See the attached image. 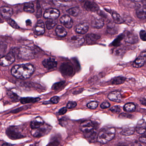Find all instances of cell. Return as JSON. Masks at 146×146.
<instances>
[{"mask_svg":"<svg viewBox=\"0 0 146 146\" xmlns=\"http://www.w3.org/2000/svg\"><path fill=\"white\" fill-rule=\"evenodd\" d=\"M44 124V121L40 117L35 118L31 123V127L33 129L39 128L42 126Z\"/></svg>","mask_w":146,"mask_h":146,"instance_id":"cell-22","label":"cell"},{"mask_svg":"<svg viewBox=\"0 0 146 146\" xmlns=\"http://www.w3.org/2000/svg\"><path fill=\"white\" fill-rule=\"evenodd\" d=\"M135 132L134 128H124L122 130L121 134L124 136H129L133 134Z\"/></svg>","mask_w":146,"mask_h":146,"instance_id":"cell-30","label":"cell"},{"mask_svg":"<svg viewBox=\"0 0 146 146\" xmlns=\"http://www.w3.org/2000/svg\"><path fill=\"white\" fill-rule=\"evenodd\" d=\"M131 115H129L128 114H126V113H122L119 116V117L120 118H130V116H131Z\"/></svg>","mask_w":146,"mask_h":146,"instance_id":"cell-49","label":"cell"},{"mask_svg":"<svg viewBox=\"0 0 146 146\" xmlns=\"http://www.w3.org/2000/svg\"><path fill=\"white\" fill-rule=\"evenodd\" d=\"M115 130L113 128H107L102 129L97 137L98 142L101 144H106L115 137Z\"/></svg>","mask_w":146,"mask_h":146,"instance_id":"cell-2","label":"cell"},{"mask_svg":"<svg viewBox=\"0 0 146 146\" xmlns=\"http://www.w3.org/2000/svg\"><path fill=\"white\" fill-rule=\"evenodd\" d=\"M7 95L12 100H15V101H17L19 98V95L17 94V93L15 92L14 91H11V90L7 92Z\"/></svg>","mask_w":146,"mask_h":146,"instance_id":"cell-35","label":"cell"},{"mask_svg":"<svg viewBox=\"0 0 146 146\" xmlns=\"http://www.w3.org/2000/svg\"><path fill=\"white\" fill-rule=\"evenodd\" d=\"M112 15V18L114 22L116 24H121L124 22V21L123 19L120 16V15L118 14L115 11H111L110 12Z\"/></svg>","mask_w":146,"mask_h":146,"instance_id":"cell-25","label":"cell"},{"mask_svg":"<svg viewBox=\"0 0 146 146\" xmlns=\"http://www.w3.org/2000/svg\"><path fill=\"white\" fill-rule=\"evenodd\" d=\"M60 15L59 10L54 8H50L44 12V17L48 19H56Z\"/></svg>","mask_w":146,"mask_h":146,"instance_id":"cell-8","label":"cell"},{"mask_svg":"<svg viewBox=\"0 0 146 146\" xmlns=\"http://www.w3.org/2000/svg\"><path fill=\"white\" fill-rule=\"evenodd\" d=\"M126 78L123 76H117L115 77L111 81V83L113 85H119V84H123L125 81Z\"/></svg>","mask_w":146,"mask_h":146,"instance_id":"cell-31","label":"cell"},{"mask_svg":"<svg viewBox=\"0 0 146 146\" xmlns=\"http://www.w3.org/2000/svg\"><path fill=\"white\" fill-rule=\"evenodd\" d=\"M1 19H0V22H1Z\"/></svg>","mask_w":146,"mask_h":146,"instance_id":"cell-55","label":"cell"},{"mask_svg":"<svg viewBox=\"0 0 146 146\" xmlns=\"http://www.w3.org/2000/svg\"><path fill=\"white\" fill-rule=\"evenodd\" d=\"M85 42L84 38L81 36H74L69 39L70 45L74 48H78L81 46Z\"/></svg>","mask_w":146,"mask_h":146,"instance_id":"cell-9","label":"cell"},{"mask_svg":"<svg viewBox=\"0 0 146 146\" xmlns=\"http://www.w3.org/2000/svg\"><path fill=\"white\" fill-rule=\"evenodd\" d=\"M89 25L86 22H81L76 27L75 31L79 34H84L88 31Z\"/></svg>","mask_w":146,"mask_h":146,"instance_id":"cell-15","label":"cell"},{"mask_svg":"<svg viewBox=\"0 0 146 146\" xmlns=\"http://www.w3.org/2000/svg\"><path fill=\"white\" fill-rule=\"evenodd\" d=\"M67 111V108L66 107H63V108H62L59 110L58 114L60 115H63L64 114H66V113Z\"/></svg>","mask_w":146,"mask_h":146,"instance_id":"cell-48","label":"cell"},{"mask_svg":"<svg viewBox=\"0 0 146 146\" xmlns=\"http://www.w3.org/2000/svg\"><path fill=\"white\" fill-rule=\"evenodd\" d=\"M12 145L11 144H8V143H5V144H3L2 146H12Z\"/></svg>","mask_w":146,"mask_h":146,"instance_id":"cell-52","label":"cell"},{"mask_svg":"<svg viewBox=\"0 0 146 146\" xmlns=\"http://www.w3.org/2000/svg\"><path fill=\"white\" fill-rule=\"evenodd\" d=\"M36 16L37 18H41L42 15V10L40 6V3L38 1L36 5Z\"/></svg>","mask_w":146,"mask_h":146,"instance_id":"cell-36","label":"cell"},{"mask_svg":"<svg viewBox=\"0 0 146 146\" xmlns=\"http://www.w3.org/2000/svg\"><path fill=\"white\" fill-rule=\"evenodd\" d=\"M24 10L27 13H33L35 11L34 4L33 3L31 2L25 3L24 7Z\"/></svg>","mask_w":146,"mask_h":146,"instance_id":"cell-29","label":"cell"},{"mask_svg":"<svg viewBox=\"0 0 146 146\" xmlns=\"http://www.w3.org/2000/svg\"><path fill=\"white\" fill-rule=\"evenodd\" d=\"M123 37L121 36H120L118 37V38H117L112 43V44H113V46H116L120 45L121 41L122 40Z\"/></svg>","mask_w":146,"mask_h":146,"instance_id":"cell-42","label":"cell"},{"mask_svg":"<svg viewBox=\"0 0 146 146\" xmlns=\"http://www.w3.org/2000/svg\"><path fill=\"white\" fill-rule=\"evenodd\" d=\"M140 37L143 41H146V31L145 30H141L139 33Z\"/></svg>","mask_w":146,"mask_h":146,"instance_id":"cell-44","label":"cell"},{"mask_svg":"<svg viewBox=\"0 0 146 146\" xmlns=\"http://www.w3.org/2000/svg\"><path fill=\"white\" fill-rule=\"evenodd\" d=\"M7 21V23H8L9 25L10 26L12 27L13 28L16 29H19V28L18 24L15 22V21H14L12 19H10H10H8Z\"/></svg>","mask_w":146,"mask_h":146,"instance_id":"cell-37","label":"cell"},{"mask_svg":"<svg viewBox=\"0 0 146 146\" xmlns=\"http://www.w3.org/2000/svg\"><path fill=\"white\" fill-rule=\"evenodd\" d=\"M6 134L9 139L17 140L24 138V135L16 127H10L6 130Z\"/></svg>","mask_w":146,"mask_h":146,"instance_id":"cell-3","label":"cell"},{"mask_svg":"<svg viewBox=\"0 0 146 146\" xmlns=\"http://www.w3.org/2000/svg\"><path fill=\"white\" fill-rule=\"evenodd\" d=\"M60 21L66 27L72 28L73 25V21L72 18L68 15H64L60 19Z\"/></svg>","mask_w":146,"mask_h":146,"instance_id":"cell-18","label":"cell"},{"mask_svg":"<svg viewBox=\"0 0 146 146\" xmlns=\"http://www.w3.org/2000/svg\"><path fill=\"white\" fill-rule=\"evenodd\" d=\"M57 23V21L56 20L48 19L46 21V25L48 30L53 29Z\"/></svg>","mask_w":146,"mask_h":146,"instance_id":"cell-33","label":"cell"},{"mask_svg":"<svg viewBox=\"0 0 146 146\" xmlns=\"http://www.w3.org/2000/svg\"><path fill=\"white\" fill-rule=\"evenodd\" d=\"M45 32V27L43 21L40 20L36 24L34 29V33L37 36L43 35Z\"/></svg>","mask_w":146,"mask_h":146,"instance_id":"cell-12","label":"cell"},{"mask_svg":"<svg viewBox=\"0 0 146 146\" xmlns=\"http://www.w3.org/2000/svg\"><path fill=\"white\" fill-rule=\"evenodd\" d=\"M65 82L62 81L55 83V84L53 85V86H52V88L53 90H57V89H58L59 88H60L62 86L64 85Z\"/></svg>","mask_w":146,"mask_h":146,"instance_id":"cell-40","label":"cell"},{"mask_svg":"<svg viewBox=\"0 0 146 146\" xmlns=\"http://www.w3.org/2000/svg\"><path fill=\"white\" fill-rule=\"evenodd\" d=\"M76 106H77V104L76 102L70 101L68 103L67 108L70 109H72V108L75 107Z\"/></svg>","mask_w":146,"mask_h":146,"instance_id":"cell-45","label":"cell"},{"mask_svg":"<svg viewBox=\"0 0 146 146\" xmlns=\"http://www.w3.org/2000/svg\"><path fill=\"white\" fill-rule=\"evenodd\" d=\"M42 65L47 69H51L56 67L57 62L55 59L53 58L45 59L42 62Z\"/></svg>","mask_w":146,"mask_h":146,"instance_id":"cell-13","label":"cell"},{"mask_svg":"<svg viewBox=\"0 0 146 146\" xmlns=\"http://www.w3.org/2000/svg\"><path fill=\"white\" fill-rule=\"evenodd\" d=\"M136 132L138 133L142 134L146 131V123L140 121L136 128Z\"/></svg>","mask_w":146,"mask_h":146,"instance_id":"cell-26","label":"cell"},{"mask_svg":"<svg viewBox=\"0 0 146 146\" xmlns=\"http://www.w3.org/2000/svg\"><path fill=\"white\" fill-rule=\"evenodd\" d=\"M19 56L25 60L33 59L34 52L32 49L27 46H23L19 49Z\"/></svg>","mask_w":146,"mask_h":146,"instance_id":"cell-4","label":"cell"},{"mask_svg":"<svg viewBox=\"0 0 146 146\" xmlns=\"http://www.w3.org/2000/svg\"><path fill=\"white\" fill-rule=\"evenodd\" d=\"M56 33L57 36L60 37H64L67 34V32L66 29L60 25L56 27Z\"/></svg>","mask_w":146,"mask_h":146,"instance_id":"cell-27","label":"cell"},{"mask_svg":"<svg viewBox=\"0 0 146 146\" xmlns=\"http://www.w3.org/2000/svg\"><path fill=\"white\" fill-rule=\"evenodd\" d=\"M146 62V51L141 53L139 56L133 63V67L139 68L142 67Z\"/></svg>","mask_w":146,"mask_h":146,"instance_id":"cell-10","label":"cell"},{"mask_svg":"<svg viewBox=\"0 0 146 146\" xmlns=\"http://www.w3.org/2000/svg\"><path fill=\"white\" fill-rule=\"evenodd\" d=\"M87 106L89 109L94 110L98 107V104L96 102L92 101V102H90V103L88 104L87 105Z\"/></svg>","mask_w":146,"mask_h":146,"instance_id":"cell-39","label":"cell"},{"mask_svg":"<svg viewBox=\"0 0 146 146\" xmlns=\"http://www.w3.org/2000/svg\"><path fill=\"white\" fill-rule=\"evenodd\" d=\"M6 48L7 46L3 43L0 42V56L2 55L5 53Z\"/></svg>","mask_w":146,"mask_h":146,"instance_id":"cell-43","label":"cell"},{"mask_svg":"<svg viewBox=\"0 0 146 146\" xmlns=\"http://www.w3.org/2000/svg\"><path fill=\"white\" fill-rule=\"evenodd\" d=\"M81 129L85 133L87 134V136L90 137L92 136V134L95 133L94 132V125L91 121H87L84 122L81 124Z\"/></svg>","mask_w":146,"mask_h":146,"instance_id":"cell-5","label":"cell"},{"mask_svg":"<svg viewBox=\"0 0 146 146\" xmlns=\"http://www.w3.org/2000/svg\"><path fill=\"white\" fill-rule=\"evenodd\" d=\"M108 98L111 101L117 102V103L122 102L123 100L121 94L120 92L117 91L111 92L109 94Z\"/></svg>","mask_w":146,"mask_h":146,"instance_id":"cell-16","label":"cell"},{"mask_svg":"<svg viewBox=\"0 0 146 146\" xmlns=\"http://www.w3.org/2000/svg\"><path fill=\"white\" fill-rule=\"evenodd\" d=\"M125 41L130 44H135L139 42V39L136 34L131 32H128L124 36Z\"/></svg>","mask_w":146,"mask_h":146,"instance_id":"cell-11","label":"cell"},{"mask_svg":"<svg viewBox=\"0 0 146 146\" xmlns=\"http://www.w3.org/2000/svg\"><path fill=\"white\" fill-rule=\"evenodd\" d=\"M15 59V56L10 51L7 55L0 58V65L3 67L8 66L14 62Z\"/></svg>","mask_w":146,"mask_h":146,"instance_id":"cell-7","label":"cell"},{"mask_svg":"<svg viewBox=\"0 0 146 146\" xmlns=\"http://www.w3.org/2000/svg\"><path fill=\"white\" fill-rule=\"evenodd\" d=\"M110 110L114 113L118 114L121 111V109L120 106H115L111 108Z\"/></svg>","mask_w":146,"mask_h":146,"instance_id":"cell-41","label":"cell"},{"mask_svg":"<svg viewBox=\"0 0 146 146\" xmlns=\"http://www.w3.org/2000/svg\"><path fill=\"white\" fill-rule=\"evenodd\" d=\"M123 110L126 112H133L135 111V105L133 103H128L124 105Z\"/></svg>","mask_w":146,"mask_h":146,"instance_id":"cell-32","label":"cell"},{"mask_svg":"<svg viewBox=\"0 0 146 146\" xmlns=\"http://www.w3.org/2000/svg\"><path fill=\"white\" fill-rule=\"evenodd\" d=\"M80 12V9L78 7H74L70 8L67 11V12L70 15L73 16H76L78 15Z\"/></svg>","mask_w":146,"mask_h":146,"instance_id":"cell-34","label":"cell"},{"mask_svg":"<svg viewBox=\"0 0 146 146\" xmlns=\"http://www.w3.org/2000/svg\"><path fill=\"white\" fill-rule=\"evenodd\" d=\"M104 25V20L98 17H94L92 20L91 26L92 27L96 29H100Z\"/></svg>","mask_w":146,"mask_h":146,"instance_id":"cell-19","label":"cell"},{"mask_svg":"<svg viewBox=\"0 0 146 146\" xmlns=\"http://www.w3.org/2000/svg\"><path fill=\"white\" fill-rule=\"evenodd\" d=\"M34 72V67L31 64H21L14 66L11 70V74L18 79L25 80L30 78Z\"/></svg>","mask_w":146,"mask_h":146,"instance_id":"cell-1","label":"cell"},{"mask_svg":"<svg viewBox=\"0 0 146 146\" xmlns=\"http://www.w3.org/2000/svg\"><path fill=\"white\" fill-rule=\"evenodd\" d=\"M136 15L139 19L144 20L146 19V7H140L136 11Z\"/></svg>","mask_w":146,"mask_h":146,"instance_id":"cell-23","label":"cell"},{"mask_svg":"<svg viewBox=\"0 0 146 146\" xmlns=\"http://www.w3.org/2000/svg\"><path fill=\"white\" fill-rule=\"evenodd\" d=\"M53 1L57 7H66L73 5L74 0H53Z\"/></svg>","mask_w":146,"mask_h":146,"instance_id":"cell-20","label":"cell"},{"mask_svg":"<svg viewBox=\"0 0 146 146\" xmlns=\"http://www.w3.org/2000/svg\"><path fill=\"white\" fill-rule=\"evenodd\" d=\"M40 100V98H39L27 97V98H21L20 99V101L21 104H30V103H35L39 101Z\"/></svg>","mask_w":146,"mask_h":146,"instance_id":"cell-24","label":"cell"},{"mask_svg":"<svg viewBox=\"0 0 146 146\" xmlns=\"http://www.w3.org/2000/svg\"><path fill=\"white\" fill-rule=\"evenodd\" d=\"M134 146H142L138 142H135L133 145Z\"/></svg>","mask_w":146,"mask_h":146,"instance_id":"cell-51","label":"cell"},{"mask_svg":"<svg viewBox=\"0 0 146 146\" xmlns=\"http://www.w3.org/2000/svg\"><path fill=\"white\" fill-rule=\"evenodd\" d=\"M124 146V145H121V146Z\"/></svg>","mask_w":146,"mask_h":146,"instance_id":"cell-54","label":"cell"},{"mask_svg":"<svg viewBox=\"0 0 146 146\" xmlns=\"http://www.w3.org/2000/svg\"><path fill=\"white\" fill-rule=\"evenodd\" d=\"M110 106V104L108 102H104L102 103L100 105V107L102 109H106L109 108Z\"/></svg>","mask_w":146,"mask_h":146,"instance_id":"cell-46","label":"cell"},{"mask_svg":"<svg viewBox=\"0 0 146 146\" xmlns=\"http://www.w3.org/2000/svg\"><path fill=\"white\" fill-rule=\"evenodd\" d=\"M0 14L4 19H10L13 14V10L11 8L2 7L0 8Z\"/></svg>","mask_w":146,"mask_h":146,"instance_id":"cell-14","label":"cell"},{"mask_svg":"<svg viewBox=\"0 0 146 146\" xmlns=\"http://www.w3.org/2000/svg\"><path fill=\"white\" fill-rule=\"evenodd\" d=\"M48 129L46 128H39L34 129L32 131V135L34 137H38L43 136L48 132Z\"/></svg>","mask_w":146,"mask_h":146,"instance_id":"cell-21","label":"cell"},{"mask_svg":"<svg viewBox=\"0 0 146 146\" xmlns=\"http://www.w3.org/2000/svg\"><path fill=\"white\" fill-rule=\"evenodd\" d=\"M26 24L27 26H31L32 25V21L31 20L28 19L26 21Z\"/></svg>","mask_w":146,"mask_h":146,"instance_id":"cell-50","label":"cell"},{"mask_svg":"<svg viewBox=\"0 0 146 146\" xmlns=\"http://www.w3.org/2000/svg\"><path fill=\"white\" fill-rule=\"evenodd\" d=\"M84 7L88 11L96 12L98 11L99 8L95 3L91 1H87L84 3Z\"/></svg>","mask_w":146,"mask_h":146,"instance_id":"cell-17","label":"cell"},{"mask_svg":"<svg viewBox=\"0 0 146 146\" xmlns=\"http://www.w3.org/2000/svg\"><path fill=\"white\" fill-rule=\"evenodd\" d=\"M86 38L88 43H91L99 39L100 38V36L97 34H89L87 35Z\"/></svg>","mask_w":146,"mask_h":146,"instance_id":"cell-28","label":"cell"},{"mask_svg":"<svg viewBox=\"0 0 146 146\" xmlns=\"http://www.w3.org/2000/svg\"><path fill=\"white\" fill-rule=\"evenodd\" d=\"M60 100V98L57 96H55L51 98L50 99V102L53 104H56L59 102Z\"/></svg>","mask_w":146,"mask_h":146,"instance_id":"cell-47","label":"cell"},{"mask_svg":"<svg viewBox=\"0 0 146 146\" xmlns=\"http://www.w3.org/2000/svg\"><path fill=\"white\" fill-rule=\"evenodd\" d=\"M62 74L66 76H71L74 75V70L72 65L69 62L62 63L60 67Z\"/></svg>","mask_w":146,"mask_h":146,"instance_id":"cell-6","label":"cell"},{"mask_svg":"<svg viewBox=\"0 0 146 146\" xmlns=\"http://www.w3.org/2000/svg\"><path fill=\"white\" fill-rule=\"evenodd\" d=\"M141 1L142 2V3L145 6H146V0H142Z\"/></svg>","mask_w":146,"mask_h":146,"instance_id":"cell-53","label":"cell"},{"mask_svg":"<svg viewBox=\"0 0 146 146\" xmlns=\"http://www.w3.org/2000/svg\"><path fill=\"white\" fill-rule=\"evenodd\" d=\"M115 25L112 24H108L107 26V31L110 33H115Z\"/></svg>","mask_w":146,"mask_h":146,"instance_id":"cell-38","label":"cell"}]
</instances>
